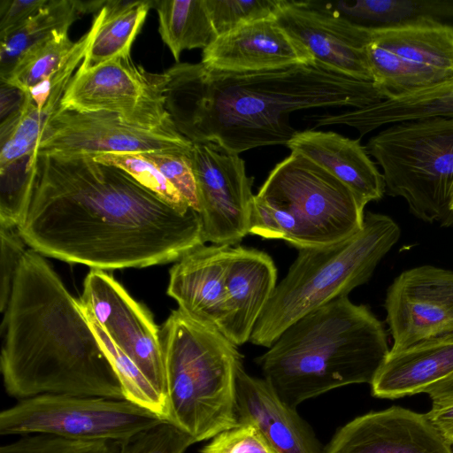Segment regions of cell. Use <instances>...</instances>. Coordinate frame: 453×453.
Returning <instances> with one entry per match:
<instances>
[{
    "label": "cell",
    "instance_id": "cell-10",
    "mask_svg": "<svg viewBox=\"0 0 453 453\" xmlns=\"http://www.w3.org/2000/svg\"><path fill=\"white\" fill-rule=\"evenodd\" d=\"M372 82L385 100L453 83V31L426 26L372 30L367 47Z\"/></svg>",
    "mask_w": 453,
    "mask_h": 453
},
{
    "label": "cell",
    "instance_id": "cell-24",
    "mask_svg": "<svg viewBox=\"0 0 453 453\" xmlns=\"http://www.w3.org/2000/svg\"><path fill=\"white\" fill-rule=\"evenodd\" d=\"M309 2L334 16L372 31L399 26H426L453 31V0Z\"/></svg>",
    "mask_w": 453,
    "mask_h": 453
},
{
    "label": "cell",
    "instance_id": "cell-30",
    "mask_svg": "<svg viewBox=\"0 0 453 453\" xmlns=\"http://www.w3.org/2000/svg\"><path fill=\"white\" fill-rule=\"evenodd\" d=\"M83 311L120 380L126 400L157 414L166 421L168 409L165 399L138 366L114 344L96 319L84 309Z\"/></svg>",
    "mask_w": 453,
    "mask_h": 453
},
{
    "label": "cell",
    "instance_id": "cell-37",
    "mask_svg": "<svg viewBox=\"0 0 453 453\" xmlns=\"http://www.w3.org/2000/svg\"><path fill=\"white\" fill-rule=\"evenodd\" d=\"M0 310L4 313L11 296L13 280L26 252L25 242L17 228L0 226Z\"/></svg>",
    "mask_w": 453,
    "mask_h": 453
},
{
    "label": "cell",
    "instance_id": "cell-33",
    "mask_svg": "<svg viewBox=\"0 0 453 453\" xmlns=\"http://www.w3.org/2000/svg\"><path fill=\"white\" fill-rule=\"evenodd\" d=\"M216 36L245 24L273 17L280 0H205Z\"/></svg>",
    "mask_w": 453,
    "mask_h": 453
},
{
    "label": "cell",
    "instance_id": "cell-3",
    "mask_svg": "<svg viewBox=\"0 0 453 453\" xmlns=\"http://www.w3.org/2000/svg\"><path fill=\"white\" fill-rule=\"evenodd\" d=\"M2 329L0 368L10 396L18 401L40 395L126 400L80 300L32 249L19 265Z\"/></svg>",
    "mask_w": 453,
    "mask_h": 453
},
{
    "label": "cell",
    "instance_id": "cell-4",
    "mask_svg": "<svg viewBox=\"0 0 453 453\" xmlns=\"http://www.w3.org/2000/svg\"><path fill=\"white\" fill-rule=\"evenodd\" d=\"M385 327L348 296L296 319L256 357L263 379L287 405L351 384H371L389 353Z\"/></svg>",
    "mask_w": 453,
    "mask_h": 453
},
{
    "label": "cell",
    "instance_id": "cell-20",
    "mask_svg": "<svg viewBox=\"0 0 453 453\" xmlns=\"http://www.w3.org/2000/svg\"><path fill=\"white\" fill-rule=\"evenodd\" d=\"M235 411L240 424L255 426L274 453H323L313 430L284 403L263 378L241 364L236 372Z\"/></svg>",
    "mask_w": 453,
    "mask_h": 453
},
{
    "label": "cell",
    "instance_id": "cell-17",
    "mask_svg": "<svg viewBox=\"0 0 453 453\" xmlns=\"http://www.w3.org/2000/svg\"><path fill=\"white\" fill-rule=\"evenodd\" d=\"M323 453H453L425 414L392 406L348 422Z\"/></svg>",
    "mask_w": 453,
    "mask_h": 453
},
{
    "label": "cell",
    "instance_id": "cell-19",
    "mask_svg": "<svg viewBox=\"0 0 453 453\" xmlns=\"http://www.w3.org/2000/svg\"><path fill=\"white\" fill-rule=\"evenodd\" d=\"M232 246L199 245L170 269L167 295L190 318L219 331L226 312V280Z\"/></svg>",
    "mask_w": 453,
    "mask_h": 453
},
{
    "label": "cell",
    "instance_id": "cell-28",
    "mask_svg": "<svg viewBox=\"0 0 453 453\" xmlns=\"http://www.w3.org/2000/svg\"><path fill=\"white\" fill-rule=\"evenodd\" d=\"M158 32L177 63L182 51L205 50L217 37L205 0H156Z\"/></svg>",
    "mask_w": 453,
    "mask_h": 453
},
{
    "label": "cell",
    "instance_id": "cell-38",
    "mask_svg": "<svg viewBox=\"0 0 453 453\" xmlns=\"http://www.w3.org/2000/svg\"><path fill=\"white\" fill-rule=\"evenodd\" d=\"M49 0H1L0 38H3L40 11Z\"/></svg>",
    "mask_w": 453,
    "mask_h": 453
},
{
    "label": "cell",
    "instance_id": "cell-1",
    "mask_svg": "<svg viewBox=\"0 0 453 453\" xmlns=\"http://www.w3.org/2000/svg\"><path fill=\"white\" fill-rule=\"evenodd\" d=\"M29 209L18 227L42 256L94 270L176 262L205 244L199 214L181 212L131 175L92 157L34 155Z\"/></svg>",
    "mask_w": 453,
    "mask_h": 453
},
{
    "label": "cell",
    "instance_id": "cell-36",
    "mask_svg": "<svg viewBox=\"0 0 453 453\" xmlns=\"http://www.w3.org/2000/svg\"><path fill=\"white\" fill-rule=\"evenodd\" d=\"M202 453H274L252 425L240 424L223 431L206 444Z\"/></svg>",
    "mask_w": 453,
    "mask_h": 453
},
{
    "label": "cell",
    "instance_id": "cell-2",
    "mask_svg": "<svg viewBox=\"0 0 453 453\" xmlns=\"http://www.w3.org/2000/svg\"><path fill=\"white\" fill-rule=\"evenodd\" d=\"M165 107L193 143L212 142L230 154L287 143L299 110L359 109L385 100L373 82L334 72L314 60L257 72H228L177 63L165 72Z\"/></svg>",
    "mask_w": 453,
    "mask_h": 453
},
{
    "label": "cell",
    "instance_id": "cell-9",
    "mask_svg": "<svg viewBox=\"0 0 453 453\" xmlns=\"http://www.w3.org/2000/svg\"><path fill=\"white\" fill-rule=\"evenodd\" d=\"M165 421L127 400L40 395L0 413L2 435L46 434L77 441H120Z\"/></svg>",
    "mask_w": 453,
    "mask_h": 453
},
{
    "label": "cell",
    "instance_id": "cell-35",
    "mask_svg": "<svg viewBox=\"0 0 453 453\" xmlns=\"http://www.w3.org/2000/svg\"><path fill=\"white\" fill-rule=\"evenodd\" d=\"M140 155L151 162L162 173L166 180L180 192L190 208L199 212L196 182L190 154L151 152Z\"/></svg>",
    "mask_w": 453,
    "mask_h": 453
},
{
    "label": "cell",
    "instance_id": "cell-40",
    "mask_svg": "<svg viewBox=\"0 0 453 453\" xmlns=\"http://www.w3.org/2000/svg\"><path fill=\"white\" fill-rule=\"evenodd\" d=\"M450 209L453 211V196H452L451 202H450Z\"/></svg>",
    "mask_w": 453,
    "mask_h": 453
},
{
    "label": "cell",
    "instance_id": "cell-31",
    "mask_svg": "<svg viewBox=\"0 0 453 453\" xmlns=\"http://www.w3.org/2000/svg\"><path fill=\"white\" fill-rule=\"evenodd\" d=\"M93 158L96 162L122 169L141 185L158 195L178 211L185 213L193 210L162 173L140 154L106 153Z\"/></svg>",
    "mask_w": 453,
    "mask_h": 453
},
{
    "label": "cell",
    "instance_id": "cell-34",
    "mask_svg": "<svg viewBox=\"0 0 453 453\" xmlns=\"http://www.w3.org/2000/svg\"><path fill=\"white\" fill-rule=\"evenodd\" d=\"M106 441H77L46 434H29L0 448V453H111Z\"/></svg>",
    "mask_w": 453,
    "mask_h": 453
},
{
    "label": "cell",
    "instance_id": "cell-26",
    "mask_svg": "<svg viewBox=\"0 0 453 453\" xmlns=\"http://www.w3.org/2000/svg\"><path fill=\"white\" fill-rule=\"evenodd\" d=\"M154 1L107 0L96 13L97 28L81 67L130 58L134 41L142 29Z\"/></svg>",
    "mask_w": 453,
    "mask_h": 453
},
{
    "label": "cell",
    "instance_id": "cell-6",
    "mask_svg": "<svg viewBox=\"0 0 453 453\" xmlns=\"http://www.w3.org/2000/svg\"><path fill=\"white\" fill-rule=\"evenodd\" d=\"M365 207L330 173L291 152L254 196L250 234L284 240L297 250L332 245L362 229Z\"/></svg>",
    "mask_w": 453,
    "mask_h": 453
},
{
    "label": "cell",
    "instance_id": "cell-12",
    "mask_svg": "<svg viewBox=\"0 0 453 453\" xmlns=\"http://www.w3.org/2000/svg\"><path fill=\"white\" fill-rule=\"evenodd\" d=\"M192 147L193 142L180 134L173 123L146 128L131 125L107 111L58 109L44 126L32 156L95 157L106 153L190 154Z\"/></svg>",
    "mask_w": 453,
    "mask_h": 453
},
{
    "label": "cell",
    "instance_id": "cell-16",
    "mask_svg": "<svg viewBox=\"0 0 453 453\" xmlns=\"http://www.w3.org/2000/svg\"><path fill=\"white\" fill-rule=\"evenodd\" d=\"M274 18L314 60L339 73L372 82L367 57L372 30L321 10L308 0H280Z\"/></svg>",
    "mask_w": 453,
    "mask_h": 453
},
{
    "label": "cell",
    "instance_id": "cell-15",
    "mask_svg": "<svg viewBox=\"0 0 453 453\" xmlns=\"http://www.w3.org/2000/svg\"><path fill=\"white\" fill-rule=\"evenodd\" d=\"M384 307L391 352L453 333V271L434 265L401 273L388 288Z\"/></svg>",
    "mask_w": 453,
    "mask_h": 453
},
{
    "label": "cell",
    "instance_id": "cell-41",
    "mask_svg": "<svg viewBox=\"0 0 453 453\" xmlns=\"http://www.w3.org/2000/svg\"><path fill=\"white\" fill-rule=\"evenodd\" d=\"M453 447V446H452Z\"/></svg>",
    "mask_w": 453,
    "mask_h": 453
},
{
    "label": "cell",
    "instance_id": "cell-25",
    "mask_svg": "<svg viewBox=\"0 0 453 453\" xmlns=\"http://www.w3.org/2000/svg\"><path fill=\"white\" fill-rule=\"evenodd\" d=\"M429 118H453V83L411 96L383 100L359 109L340 113L316 115V127L346 125L361 136L388 124Z\"/></svg>",
    "mask_w": 453,
    "mask_h": 453
},
{
    "label": "cell",
    "instance_id": "cell-29",
    "mask_svg": "<svg viewBox=\"0 0 453 453\" xmlns=\"http://www.w3.org/2000/svg\"><path fill=\"white\" fill-rule=\"evenodd\" d=\"M68 30L54 33L47 39L30 47L17 61L10 73L1 80L26 92L39 82L52 76L73 49Z\"/></svg>",
    "mask_w": 453,
    "mask_h": 453
},
{
    "label": "cell",
    "instance_id": "cell-27",
    "mask_svg": "<svg viewBox=\"0 0 453 453\" xmlns=\"http://www.w3.org/2000/svg\"><path fill=\"white\" fill-rule=\"evenodd\" d=\"M106 1L49 0L16 30L0 38V78H5L19 58L33 45L71 25L88 13L98 12Z\"/></svg>",
    "mask_w": 453,
    "mask_h": 453
},
{
    "label": "cell",
    "instance_id": "cell-39",
    "mask_svg": "<svg viewBox=\"0 0 453 453\" xmlns=\"http://www.w3.org/2000/svg\"><path fill=\"white\" fill-rule=\"evenodd\" d=\"M432 403L426 416L440 434L453 446V399Z\"/></svg>",
    "mask_w": 453,
    "mask_h": 453
},
{
    "label": "cell",
    "instance_id": "cell-11",
    "mask_svg": "<svg viewBox=\"0 0 453 453\" xmlns=\"http://www.w3.org/2000/svg\"><path fill=\"white\" fill-rule=\"evenodd\" d=\"M165 73H150L131 58L97 66H81L69 81L58 109L80 112L107 111L146 128L173 123L165 107Z\"/></svg>",
    "mask_w": 453,
    "mask_h": 453
},
{
    "label": "cell",
    "instance_id": "cell-5",
    "mask_svg": "<svg viewBox=\"0 0 453 453\" xmlns=\"http://www.w3.org/2000/svg\"><path fill=\"white\" fill-rule=\"evenodd\" d=\"M167 384L166 421L196 442L239 425L237 346L216 328L173 310L160 329Z\"/></svg>",
    "mask_w": 453,
    "mask_h": 453
},
{
    "label": "cell",
    "instance_id": "cell-13",
    "mask_svg": "<svg viewBox=\"0 0 453 453\" xmlns=\"http://www.w3.org/2000/svg\"><path fill=\"white\" fill-rule=\"evenodd\" d=\"M80 303L167 403L160 329L150 311L101 270L91 269L87 274Z\"/></svg>",
    "mask_w": 453,
    "mask_h": 453
},
{
    "label": "cell",
    "instance_id": "cell-7",
    "mask_svg": "<svg viewBox=\"0 0 453 453\" xmlns=\"http://www.w3.org/2000/svg\"><path fill=\"white\" fill-rule=\"evenodd\" d=\"M401 235L389 216L367 212L354 235L332 245L298 250V255L258 319L250 342L270 348L296 319L348 296L372 275Z\"/></svg>",
    "mask_w": 453,
    "mask_h": 453
},
{
    "label": "cell",
    "instance_id": "cell-32",
    "mask_svg": "<svg viewBox=\"0 0 453 453\" xmlns=\"http://www.w3.org/2000/svg\"><path fill=\"white\" fill-rule=\"evenodd\" d=\"M196 442L188 433L168 421H163L113 442L111 453H185Z\"/></svg>",
    "mask_w": 453,
    "mask_h": 453
},
{
    "label": "cell",
    "instance_id": "cell-23",
    "mask_svg": "<svg viewBox=\"0 0 453 453\" xmlns=\"http://www.w3.org/2000/svg\"><path fill=\"white\" fill-rule=\"evenodd\" d=\"M453 373V333L413 344L386 357L371 385L372 395L396 399L425 393Z\"/></svg>",
    "mask_w": 453,
    "mask_h": 453
},
{
    "label": "cell",
    "instance_id": "cell-14",
    "mask_svg": "<svg viewBox=\"0 0 453 453\" xmlns=\"http://www.w3.org/2000/svg\"><path fill=\"white\" fill-rule=\"evenodd\" d=\"M190 158L203 242L236 246L250 234L253 178L238 155L212 142L193 143Z\"/></svg>",
    "mask_w": 453,
    "mask_h": 453
},
{
    "label": "cell",
    "instance_id": "cell-21",
    "mask_svg": "<svg viewBox=\"0 0 453 453\" xmlns=\"http://www.w3.org/2000/svg\"><path fill=\"white\" fill-rule=\"evenodd\" d=\"M273 258L262 250L232 246L226 280V312L219 332L234 345L250 342L277 286Z\"/></svg>",
    "mask_w": 453,
    "mask_h": 453
},
{
    "label": "cell",
    "instance_id": "cell-18",
    "mask_svg": "<svg viewBox=\"0 0 453 453\" xmlns=\"http://www.w3.org/2000/svg\"><path fill=\"white\" fill-rule=\"evenodd\" d=\"M314 61L274 16L256 20L218 36L203 50L206 67L228 72H257Z\"/></svg>",
    "mask_w": 453,
    "mask_h": 453
},
{
    "label": "cell",
    "instance_id": "cell-22",
    "mask_svg": "<svg viewBox=\"0 0 453 453\" xmlns=\"http://www.w3.org/2000/svg\"><path fill=\"white\" fill-rule=\"evenodd\" d=\"M344 183L365 206L386 192L383 174L359 140L333 131H298L286 145Z\"/></svg>",
    "mask_w": 453,
    "mask_h": 453
},
{
    "label": "cell",
    "instance_id": "cell-8",
    "mask_svg": "<svg viewBox=\"0 0 453 453\" xmlns=\"http://www.w3.org/2000/svg\"><path fill=\"white\" fill-rule=\"evenodd\" d=\"M365 147L382 168L388 195L425 222L453 224V118L391 124Z\"/></svg>",
    "mask_w": 453,
    "mask_h": 453
}]
</instances>
